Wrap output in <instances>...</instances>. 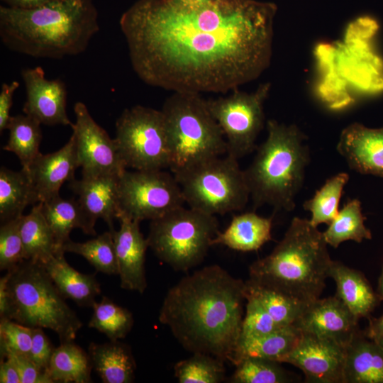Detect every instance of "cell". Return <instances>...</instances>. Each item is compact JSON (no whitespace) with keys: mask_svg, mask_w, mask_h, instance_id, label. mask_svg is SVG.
I'll return each instance as SVG.
<instances>
[{"mask_svg":"<svg viewBox=\"0 0 383 383\" xmlns=\"http://www.w3.org/2000/svg\"><path fill=\"white\" fill-rule=\"evenodd\" d=\"M272 217L265 218L254 211L235 215L223 231L217 233L211 245L241 252L257 250L272 239Z\"/></svg>","mask_w":383,"mask_h":383,"instance_id":"7402d4cb","label":"cell"},{"mask_svg":"<svg viewBox=\"0 0 383 383\" xmlns=\"http://www.w3.org/2000/svg\"><path fill=\"white\" fill-rule=\"evenodd\" d=\"M348 179L349 175L346 172L331 177L311 199L304 203V209L311 213L309 221L313 226L329 224L336 217L343 190Z\"/></svg>","mask_w":383,"mask_h":383,"instance_id":"d590c367","label":"cell"},{"mask_svg":"<svg viewBox=\"0 0 383 383\" xmlns=\"http://www.w3.org/2000/svg\"><path fill=\"white\" fill-rule=\"evenodd\" d=\"M32 338L33 328L8 318H0L1 358L10 354L28 357Z\"/></svg>","mask_w":383,"mask_h":383,"instance_id":"f35d334b","label":"cell"},{"mask_svg":"<svg viewBox=\"0 0 383 383\" xmlns=\"http://www.w3.org/2000/svg\"><path fill=\"white\" fill-rule=\"evenodd\" d=\"M40 125L35 118L24 114L11 116L7 126L9 139L3 149L14 153L25 170H28L40 153L39 148L43 138Z\"/></svg>","mask_w":383,"mask_h":383,"instance_id":"4dcf8cb0","label":"cell"},{"mask_svg":"<svg viewBox=\"0 0 383 383\" xmlns=\"http://www.w3.org/2000/svg\"><path fill=\"white\" fill-rule=\"evenodd\" d=\"M120 175H101L73 179L68 184L78 196V204L88 226L89 235H96V221L101 218L113 233V221L119 211L118 181Z\"/></svg>","mask_w":383,"mask_h":383,"instance_id":"ac0fdd59","label":"cell"},{"mask_svg":"<svg viewBox=\"0 0 383 383\" xmlns=\"http://www.w3.org/2000/svg\"><path fill=\"white\" fill-rule=\"evenodd\" d=\"M245 293L255 297L282 327L294 324L307 305L250 279L245 282Z\"/></svg>","mask_w":383,"mask_h":383,"instance_id":"d6a6232c","label":"cell"},{"mask_svg":"<svg viewBox=\"0 0 383 383\" xmlns=\"http://www.w3.org/2000/svg\"><path fill=\"white\" fill-rule=\"evenodd\" d=\"M19 86L17 81L1 85L0 92V132L1 133L7 128L9 120L11 108L13 104V96Z\"/></svg>","mask_w":383,"mask_h":383,"instance_id":"ee69618b","label":"cell"},{"mask_svg":"<svg viewBox=\"0 0 383 383\" xmlns=\"http://www.w3.org/2000/svg\"><path fill=\"white\" fill-rule=\"evenodd\" d=\"M26 99L23 107L25 114L47 126H70L67 114V91L60 79H47L41 67L21 71Z\"/></svg>","mask_w":383,"mask_h":383,"instance_id":"9a60e30c","label":"cell"},{"mask_svg":"<svg viewBox=\"0 0 383 383\" xmlns=\"http://www.w3.org/2000/svg\"><path fill=\"white\" fill-rule=\"evenodd\" d=\"M280 362L255 357H247L235 362V370L229 378L231 383H289L292 374Z\"/></svg>","mask_w":383,"mask_h":383,"instance_id":"74e56055","label":"cell"},{"mask_svg":"<svg viewBox=\"0 0 383 383\" xmlns=\"http://www.w3.org/2000/svg\"><path fill=\"white\" fill-rule=\"evenodd\" d=\"M218 227L214 215L181 206L150 221L147 240L162 262L187 272L203 262Z\"/></svg>","mask_w":383,"mask_h":383,"instance_id":"ba28073f","label":"cell"},{"mask_svg":"<svg viewBox=\"0 0 383 383\" xmlns=\"http://www.w3.org/2000/svg\"><path fill=\"white\" fill-rule=\"evenodd\" d=\"M238 161L226 154L173 174L185 203L214 216L243 209L250 196Z\"/></svg>","mask_w":383,"mask_h":383,"instance_id":"9c48e42d","label":"cell"},{"mask_svg":"<svg viewBox=\"0 0 383 383\" xmlns=\"http://www.w3.org/2000/svg\"><path fill=\"white\" fill-rule=\"evenodd\" d=\"M357 321L335 295L307 304L294 325L301 333L331 339L346 347L359 332Z\"/></svg>","mask_w":383,"mask_h":383,"instance_id":"2e32d148","label":"cell"},{"mask_svg":"<svg viewBox=\"0 0 383 383\" xmlns=\"http://www.w3.org/2000/svg\"><path fill=\"white\" fill-rule=\"evenodd\" d=\"M161 111L172 174L226 154L223 133L201 94L173 92Z\"/></svg>","mask_w":383,"mask_h":383,"instance_id":"52a82bcc","label":"cell"},{"mask_svg":"<svg viewBox=\"0 0 383 383\" xmlns=\"http://www.w3.org/2000/svg\"><path fill=\"white\" fill-rule=\"evenodd\" d=\"M367 336L372 340L383 338V315L370 322Z\"/></svg>","mask_w":383,"mask_h":383,"instance_id":"c3c4849f","label":"cell"},{"mask_svg":"<svg viewBox=\"0 0 383 383\" xmlns=\"http://www.w3.org/2000/svg\"><path fill=\"white\" fill-rule=\"evenodd\" d=\"M210 1H218V0H210Z\"/></svg>","mask_w":383,"mask_h":383,"instance_id":"f5cc1de1","label":"cell"},{"mask_svg":"<svg viewBox=\"0 0 383 383\" xmlns=\"http://www.w3.org/2000/svg\"><path fill=\"white\" fill-rule=\"evenodd\" d=\"M99 30L98 11L91 0H55L30 9L0 6L2 43L33 57L81 54Z\"/></svg>","mask_w":383,"mask_h":383,"instance_id":"3957f363","label":"cell"},{"mask_svg":"<svg viewBox=\"0 0 383 383\" xmlns=\"http://www.w3.org/2000/svg\"><path fill=\"white\" fill-rule=\"evenodd\" d=\"M88 327L105 334L110 340L124 338L131 331L134 319L132 313L106 296L95 302Z\"/></svg>","mask_w":383,"mask_h":383,"instance_id":"e575fe53","label":"cell"},{"mask_svg":"<svg viewBox=\"0 0 383 383\" xmlns=\"http://www.w3.org/2000/svg\"><path fill=\"white\" fill-rule=\"evenodd\" d=\"M55 348L41 328H33L32 344L29 358L40 369L45 371Z\"/></svg>","mask_w":383,"mask_h":383,"instance_id":"b9f144b4","label":"cell"},{"mask_svg":"<svg viewBox=\"0 0 383 383\" xmlns=\"http://www.w3.org/2000/svg\"><path fill=\"white\" fill-rule=\"evenodd\" d=\"M327 245L309 220L294 217L271 253L250 265L249 279L309 304L320 298L329 277Z\"/></svg>","mask_w":383,"mask_h":383,"instance_id":"277c9868","label":"cell"},{"mask_svg":"<svg viewBox=\"0 0 383 383\" xmlns=\"http://www.w3.org/2000/svg\"><path fill=\"white\" fill-rule=\"evenodd\" d=\"M360 331L346 346L343 383H383V348Z\"/></svg>","mask_w":383,"mask_h":383,"instance_id":"603a6c76","label":"cell"},{"mask_svg":"<svg viewBox=\"0 0 383 383\" xmlns=\"http://www.w3.org/2000/svg\"><path fill=\"white\" fill-rule=\"evenodd\" d=\"M6 357H10L15 364L21 383H53L48 373L37 366L29 357L16 354Z\"/></svg>","mask_w":383,"mask_h":383,"instance_id":"7bdbcfd3","label":"cell"},{"mask_svg":"<svg viewBox=\"0 0 383 383\" xmlns=\"http://www.w3.org/2000/svg\"><path fill=\"white\" fill-rule=\"evenodd\" d=\"M118 203V214L140 222L161 217L183 206L185 201L172 173L126 170L119 177Z\"/></svg>","mask_w":383,"mask_h":383,"instance_id":"7c38bea8","label":"cell"},{"mask_svg":"<svg viewBox=\"0 0 383 383\" xmlns=\"http://www.w3.org/2000/svg\"><path fill=\"white\" fill-rule=\"evenodd\" d=\"M79 167L73 134L57 151L40 153L26 170L39 201L44 202L60 195L62 185L75 179L74 172Z\"/></svg>","mask_w":383,"mask_h":383,"instance_id":"ffe728a7","label":"cell"},{"mask_svg":"<svg viewBox=\"0 0 383 383\" xmlns=\"http://www.w3.org/2000/svg\"><path fill=\"white\" fill-rule=\"evenodd\" d=\"M40 203L28 173L21 169L13 171L5 167L0 169L1 223L17 218L28 205Z\"/></svg>","mask_w":383,"mask_h":383,"instance_id":"4316f807","label":"cell"},{"mask_svg":"<svg viewBox=\"0 0 383 383\" xmlns=\"http://www.w3.org/2000/svg\"><path fill=\"white\" fill-rule=\"evenodd\" d=\"M365 220L361 202L357 199L348 201L323 232L325 240L328 245L337 248L344 241L361 243L371 239L372 234L365 226Z\"/></svg>","mask_w":383,"mask_h":383,"instance_id":"1f68e13d","label":"cell"},{"mask_svg":"<svg viewBox=\"0 0 383 383\" xmlns=\"http://www.w3.org/2000/svg\"><path fill=\"white\" fill-rule=\"evenodd\" d=\"M378 296L379 298L383 300V270L382 272V274L379 279V284H378Z\"/></svg>","mask_w":383,"mask_h":383,"instance_id":"f907efd6","label":"cell"},{"mask_svg":"<svg viewBox=\"0 0 383 383\" xmlns=\"http://www.w3.org/2000/svg\"><path fill=\"white\" fill-rule=\"evenodd\" d=\"M117 219L120 228L114 231L113 238L118 262L121 287L143 294L147 288L145 255L148 246L140 229V222L123 213Z\"/></svg>","mask_w":383,"mask_h":383,"instance_id":"e0dca14e","label":"cell"},{"mask_svg":"<svg viewBox=\"0 0 383 383\" xmlns=\"http://www.w3.org/2000/svg\"><path fill=\"white\" fill-rule=\"evenodd\" d=\"M9 277V273H6L0 279V318H4L6 316L8 309V292L7 282Z\"/></svg>","mask_w":383,"mask_h":383,"instance_id":"7dc6e473","label":"cell"},{"mask_svg":"<svg viewBox=\"0 0 383 383\" xmlns=\"http://www.w3.org/2000/svg\"><path fill=\"white\" fill-rule=\"evenodd\" d=\"M20 233L26 260L43 264L61 251L43 216L40 202L33 205L28 214L21 216Z\"/></svg>","mask_w":383,"mask_h":383,"instance_id":"83f0119b","label":"cell"},{"mask_svg":"<svg viewBox=\"0 0 383 383\" xmlns=\"http://www.w3.org/2000/svg\"><path fill=\"white\" fill-rule=\"evenodd\" d=\"M346 347L331 339L302 333L282 360L299 368L309 383H343Z\"/></svg>","mask_w":383,"mask_h":383,"instance_id":"5bb4252c","label":"cell"},{"mask_svg":"<svg viewBox=\"0 0 383 383\" xmlns=\"http://www.w3.org/2000/svg\"><path fill=\"white\" fill-rule=\"evenodd\" d=\"M74 112L75 123L71 127L82 177L121 175L127 167L115 138L94 121L83 102L74 104Z\"/></svg>","mask_w":383,"mask_h":383,"instance_id":"4fadbf2b","label":"cell"},{"mask_svg":"<svg viewBox=\"0 0 383 383\" xmlns=\"http://www.w3.org/2000/svg\"><path fill=\"white\" fill-rule=\"evenodd\" d=\"M302 333L294 324L279 328L268 334L252 338L240 339L231 362L255 357L279 362L296 346Z\"/></svg>","mask_w":383,"mask_h":383,"instance_id":"484cf974","label":"cell"},{"mask_svg":"<svg viewBox=\"0 0 383 383\" xmlns=\"http://www.w3.org/2000/svg\"><path fill=\"white\" fill-rule=\"evenodd\" d=\"M0 382L21 383L17 368L12 360L9 357L1 358Z\"/></svg>","mask_w":383,"mask_h":383,"instance_id":"f6af8a7d","label":"cell"},{"mask_svg":"<svg viewBox=\"0 0 383 383\" xmlns=\"http://www.w3.org/2000/svg\"><path fill=\"white\" fill-rule=\"evenodd\" d=\"M270 89L271 84L266 82L250 93L238 88L228 96L206 100L225 136L227 155L239 160L257 148L255 141L265 122L264 103Z\"/></svg>","mask_w":383,"mask_h":383,"instance_id":"8fae6325","label":"cell"},{"mask_svg":"<svg viewBox=\"0 0 383 383\" xmlns=\"http://www.w3.org/2000/svg\"><path fill=\"white\" fill-rule=\"evenodd\" d=\"M245 301V282L212 265L184 277L168 290L158 319L187 351L231 362Z\"/></svg>","mask_w":383,"mask_h":383,"instance_id":"7a4b0ae2","label":"cell"},{"mask_svg":"<svg viewBox=\"0 0 383 383\" xmlns=\"http://www.w3.org/2000/svg\"><path fill=\"white\" fill-rule=\"evenodd\" d=\"M114 138L127 168L170 167V153L161 110L141 105L124 109L116 120Z\"/></svg>","mask_w":383,"mask_h":383,"instance_id":"30bf717a","label":"cell"},{"mask_svg":"<svg viewBox=\"0 0 383 383\" xmlns=\"http://www.w3.org/2000/svg\"><path fill=\"white\" fill-rule=\"evenodd\" d=\"M175 4L185 9H197L204 6L210 0H172Z\"/></svg>","mask_w":383,"mask_h":383,"instance_id":"681fc988","label":"cell"},{"mask_svg":"<svg viewBox=\"0 0 383 383\" xmlns=\"http://www.w3.org/2000/svg\"><path fill=\"white\" fill-rule=\"evenodd\" d=\"M40 203L43 216L60 250L62 251L63 245L71 240L70 234L74 228H80L89 235L87 221L77 200L63 199L58 195Z\"/></svg>","mask_w":383,"mask_h":383,"instance_id":"f546056e","label":"cell"},{"mask_svg":"<svg viewBox=\"0 0 383 383\" xmlns=\"http://www.w3.org/2000/svg\"><path fill=\"white\" fill-rule=\"evenodd\" d=\"M277 7L256 0L210 1L185 9L137 0L121 16L133 71L172 92L221 93L257 79L270 66Z\"/></svg>","mask_w":383,"mask_h":383,"instance_id":"6da1fadb","label":"cell"},{"mask_svg":"<svg viewBox=\"0 0 383 383\" xmlns=\"http://www.w3.org/2000/svg\"><path fill=\"white\" fill-rule=\"evenodd\" d=\"M245 311L239 340L260 337L282 328L255 297L245 293Z\"/></svg>","mask_w":383,"mask_h":383,"instance_id":"ab89813d","label":"cell"},{"mask_svg":"<svg viewBox=\"0 0 383 383\" xmlns=\"http://www.w3.org/2000/svg\"><path fill=\"white\" fill-rule=\"evenodd\" d=\"M62 251L43 263L48 275L65 299L81 307H92L101 294L95 274H83L71 267Z\"/></svg>","mask_w":383,"mask_h":383,"instance_id":"44dd1931","label":"cell"},{"mask_svg":"<svg viewBox=\"0 0 383 383\" xmlns=\"http://www.w3.org/2000/svg\"><path fill=\"white\" fill-rule=\"evenodd\" d=\"M92 367L104 383L134 381L136 364L130 347L118 340L89 345Z\"/></svg>","mask_w":383,"mask_h":383,"instance_id":"d4e9b609","label":"cell"},{"mask_svg":"<svg viewBox=\"0 0 383 383\" xmlns=\"http://www.w3.org/2000/svg\"><path fill=\"white\" fill-rule=\"evenodd\" d=\"M62 250L82 256L97 272L118 274L113 234L110 231L83 243L70 240L63 245Z\"/></svg>","mask_w":383,"mask_h":383,"instance_id":"836d02e7","label":"cell"},{"mask_svg":"<svg viewBox=\"0 0 383 383\" xmlns=\"http://www.w3.org/2000/svg\"><path fill=\"white\" fill-rule=\"evenodd\" d=\"M337 150L351 170L383 177V127L350 124L340 135Z\"/></svg>","mask_w":383,"mask_h":383,"instance_id":"d6986e66","label":"cell"},{"mask_svg":"<svg viewBox=\"0 0 383 383\" xmlns=\"http://www.w3.org/2000/svg\"><path fill=\"white\" fill-rule=\"evenodd\" d=\"M5 6L21 9H30L41 6L55 0H1Z\"/></svg>","mask_w":383,"mask_h":383,"instance_id":"bcb514c9","label":"cell"},{"mask_svg":"<svg viewBox=\"0 0 383 383\" xmlns=\"http://www.w3.org/2000/svg\"><path fill=\"white\" fill-rule=\"evenodd\" d=\"M267 137L243 170L254 209L265 204L291 211L310 161L305 134L294 124L267 122Z\"/></svg>","mask_w":383,"mask_h":383,"instance_id":"5b68a950","label":"cell"},{"mask_svg":"<svg viewBox=\"0 0 383 383\" xmlns=\"http://www.w3.org/2000/svg\"><path fill=\"white\" fill-rule=\"evenodd\" d=\"M92 369L89 353L68 341L55 348L47 373L53 383H89Z\"/></svg>","mask_w":383,"mask_h":383,"instance_id":"f1b7e54d","label":"cell"},{"mask_svg":"<svg viewBox=\"0 0 383 383\" xmlns=\"http://www.w3.org/2000/svg\"><path fill=\"white\" fill-rule=\"evenodd\" d=\"M8 272V309L4 318L30 328L52 330L60 343L74 341L83 324L43 265L24 260Z\"/></svg>","mask_w":383,"mask_h":383,"instance_id":"8992f818","label":"cell"},{"mask_svg":"<svg viewBox=\"0 0 383 383\" xmlns=\"http://www.w3.org/2000/svg\"><path fill=\"white\" fill-rule=\"evenodd\" d=\"M375 340L383 348V338H379Z\"/></svg>","mask_w":383,"mask_h":383,"instance_id":"816d5d0a","label":"cell"},{"mask_svg":"<svg viewBox=\"0 0 383 383\" xmlns=\"http://www.w3.org/2000/svg\"><path fill=\"white\" fill-rule=\"evenodd\" d=\"M21 216L2 223L1 225V270H10L14 268L20 262L26 260L23 242L20 233V223Z\"/></svg>","mask_w":383,"mask_h":383,"instance_id":"60d3db41","label":"cell"},{"mask_svg":"<svg viewBox=\"0 0 383 383\" xmlns=\"http://www.w3.org/2000/svg\"><path fill=\"white\" fill-rule=\"evenodd\" d=\"M329 277L336 284L335 296L357 319L368 316L376 306L379 296L362 272L333 260Z\"/></svg>","mask_w":383,"mask_h":383,"instance_id":"cb8c5ba5","label":"cell"},{"mask_svg":"<svg viewBox=\"0 0 383 383\" xmlns=\"http://www.w3.org/2000/svg\"><path fill=\"white\" fill-rule=\"evenodd\" d=\"M224 361L205 353H192L174 366L179 383H220L225 380Z\"/></svg>","mask_w":383,"mask_h":383,"instance_id":"8d00e7d4","label":"cell"}]
</instances>
